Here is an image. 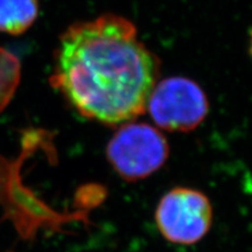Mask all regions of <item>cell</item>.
I'll use <instances>...</instances> for the list:
<instances>
[{
  "instance_id": "obj_1",
  "label": "cell",
  "mask_w": 252,
  "mask_h": 252,
  "mask_svg": "<svg viewBox=\"0 0 252 252\" xmlns=\"http://www.w3.org/2000/svg\"><path fill=\"white\" fill-rule=\"evenodd\" d=\"M159 69L131 21L104 14L62 34L49 81L83 117L116 126L145 112Z\"/></svg>"
},
{
  "instance_id": "obj_2",
  "label": "cell",
  "mask_w": 252,
  "mask_h": 252,
  "mask_svg": "<svg viewBox=\"0 0 252 252\" xmlns=\"http://www.w3.org/2000/svg\"><path fill=\"white\" fill-rule=\"evenodd\" d=\"M108 161L122 179L139 181L165 165L169 156L166 137L146 123H125L115 132L105 151Z\"/></svg>"
},
{
  "instance_id": "obj_3",
  "label": "cell",
  "mask_w": 252,
  "mask_h": 252,
  "mask_svg": "<svg viewBox=\"0 0 252 252\" xmlns=\"http://www.w3.org/2000/svg\"><path fill=\"white\" fill-rule=\"evenodd\" d=\"M156 224L169 243L196 244L213 224V206L197 189L175 187L161 197L156 209Z\"/></svg>"
},
{
  "instance_id": "obj_4",
  "label": "cell",
  "mask_w": 252,
  "mask_h": 252,
  "mask_svg": "<svg viewBox=\"0 0 252 252\" xmlns=\"http://www.w3.org/2000/svg\"><path fill=\"white\" fill-rule=\"evenodd\" d=\"M146 109L159 128L193 131L206 118L209 104L197 83L186 77H169L154 86Z\"/></svg>"
},
{
  "instance_id": "obj_5",
  "label": "cell",
  "mask_w": 252,
  "mask_h": 252,
  "mask_svg": "<svg viewBox=\"0 0 252 252\" xmlns=\"http://www.w3.org/2000/svg\"><path fill=\"white\" fill-rule=\"evenodd\" d=\"M37 13V0H0V32L23 34L34 24Z\"/></svg>"
},
{
  "instance_id": "obj_6",
  "label": "cell",
  "mask_w": 252,
  "mask_h": 252,
  "mask_svg": "<svg viewBox=\"0 0 252 252\" xmlns=\"http://www.w3.org/2000/svg\"><path fill=\"white\" fill-rule=\"evenodd\" d=\"M20 81V62L17 56L0 47V112L5 109Z\"/></svg>"
}]
</instances>
